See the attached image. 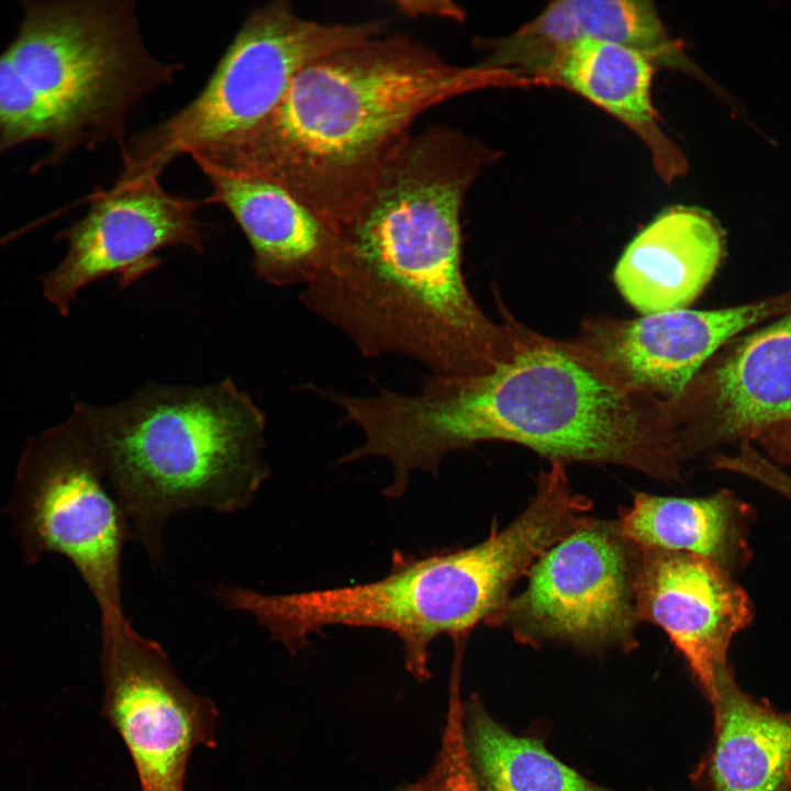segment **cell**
I'll return each mask as SVG.
<instances>
[{
    "instance_id": "cell-13",
    "label": "cell",
    "mask_w": 791,
    "mask_h": 791,
    "mask_svg": "<svg viewBox=\"0 0 791 791\" xmlns=\"http://www.w3.org/2000/svg\"><path fill=\"white\" fill-rule=\"evenodd\" d=\"M712 357L668 403L683 461L723 445L753 444L791 413V312Z\"/></svg>"
},
{
    "instance_id": "cell-16",
    "label": "cell",
    "mask_w": 791,
    "mask_h": 791,
    "mask_svg": "<svg viewBox=\"0 0 791 791\" xmlns=\"http://www.w3.org/2000/svg\"><path fill=\"white\" fill-rule=\"evenodd\" d=\"M724 255V234L708 212L678 205L657 215L628 244L614 281L637 311L686 309L708 286Z\"/></svg>"
},
{
    "instance_id": "cell-21",
    "label": "cell",
    "mask_w": 791,
    "mask_h": 791,
    "mask_svg": "<svg viewBox=\"0 0 791 791\" xmlns=\"http://www.w3.org/2000/svg\"><path fill=\"white\" fill-rule=\"evenodd\" d=\"M464 732L481 791H612L576 772L543 745L497 723L475 698L463 703Z\"/></svg>"
},
{
    "instance_id": "cell-12",
    "label": "cell",
    "mask_w": 791,
    "mask_h": 791,
    "mask_svg": "<svg viewBox=\"0 0 791 791\" xmlns=\"http://www.w3.org/2000/svg\"><path fill=\"white\" fill-rule=\"evenodd\" d=\"M790 312L788 290L718 310L679 309L635 320L588 317L572 341L626 387L670 403L725 344Z\"/></svg>"
},
{
    "instance_id": "cell-2",
    "label": "cell",
    "mask_w": 791,
    "mask_h": 791,
    "mask_svg": "<svg viewBox=\"0 0 791 791\" xmlns=\"http://www.w3.org/2000/svg\"><path fill=\"white\" fill-rule=\"evenodd\" d=\"M371 445L393 475H437L450 452L481 442L523 445L550 464L627 467L680 480L683 461L668 404L620 382L573 341L537 334L516 321L511 356L479 376H433L412 396L387 389L370 400Z\"/></svg>"
},
{
    "instance_id": "cell-10",
    "label": "cell",
    "mask_w": 791,
    "mask_h": 791,
    "mask_svg": "<svg viewBox=\"0 0 791 791\" xmlns=\"http://www.w3.org/2000/svg\"><path fill=\"white\" fill-rule=\"evenodd\" d=\"M102 714L121 736L141 791H185L196 747L215 748L219 712L176 675L158 642L124 612L101 614Z\"/></svg>"
},
{
    "instance_id": "cell-23",
    "label": "cell",
    "mask_w": 791,
    "mask_h": 791,
    "mask_svg": "<svg viewBox=\"0 0 791 791\" xmlns=\"http://www.w3.org/2000/svg\"><path fill=\"white\" fill-rule=\"evenodd\" d=\"M723 468L747 477L791 502V476L753 444L738 446L736 453L724 458Z\"/></svg>"
},
{
    "instance_id": "cell-17",
    "label": "cell",
    "mask_w": 791,
    "mask_h": 791,
    "mask_svg": "<svg viewBox=\"0 0 791 791\" xmlns=\"http://www.w3.org/2000/svg\"><path fill=\"white\" fill-rule=\"evenodd\" d=\"M207 203L223 205L245 234L256 276L274 286L308 285L333 245L330 227L283 188L207 165Z\"/></svg>"
},
{
    "instance_id": "cell-19",
    "label": "cell",
    "mask_w": 791,
    "mask_h": 791,
    "mask_svg": "<svg viewBox=\"0 0 791 791\" xmlns=\"http://www.w3.org/2000/svg\"><path fill=\"white\" fill-rule=\"evenodd\" d=\"M754 509L729 490L700 498L633 494L619 511L622 534L642 548L702 557L733 576L751 558Z\"/></svg>"
},
{
    "instance_id": "cell-9",
    "label": "cell",
    "mask_w": 791,
    "mask_h": 791,
    "mask_svg": "<svg viewBox=\"0 0 791 791\" xmlns=\"http://www.w3.org/2000/svg\"><path fill=\"white\" fill-rule=\"evenodd\" d=\"M643 548L625 537L616 520L588 516L543 553L512 595L500 626L517 643H546L599 653L633 650L640 623L636 583Z\"/></svg>"
},
{
    "instance_id": "cell-22",
    "label": "cell",
    "mask_w": 791,
    "mask_h": 791,
    "mask_svg": "<svg viewBox=\"0 0 791 791\" xmlns=\"http://www.w3.org/2000/svg\"><path fill=\"white\" fill-rule=\"evenodd\" d=\"M460 669L453 668L446 724L436 760L430 771L403 791H481L464 732Z\"/></svg>"
},
{
    "instance_id": "cell-4",
    "label": "cell",
    "mask_w": 791,
    "mask_h": 791,
    "mask_svg": "<svg viewBox=\"0 0 791 791\" xmlns=\"http://www.w3.org/2000/svg\"><path fill=\"white\" fill-rule=\"evenodd\" d=\"M591 508L592 500L572 488L564 469L549 468L537 477L525 509L503 528L494 520L476 545L419 556L396 553L386 577L356 586L263 594L227 584L218 598L254 616L291 654L331 626L391 632L403 645L406 670L425 681L434 639L447 635L455 653H464L477 626H500L517 580Z\"/></svg>"
},
{
    "instance_id": "cell-6",
    "label": "cell",
    "mask_w": 791,
    "mask_h": 791,
    "mask_svg": "<svg viewBox=\"0 0 791 791\" xmlns=\"http://www.w3.org/2000/svg\"><path fill=\"white\" fill-rule=\"evenodd\" d=\"M180 69L147 48L133 1H24L0 53V156L45 142L35 171L80 146L121 149L133 108Z\"/></svg>"
},
{
    "instance_id": "cell-3",
    "label": "cell",
    "mask_w": 791,
    "mask_h": 791,
    "mask_svg": "<svg viewBox=\"0 0 791 791\" xmlns=\"http://www.w3.org/2000/svg\"><path fill=\"white\" fill-rule=\"evenodd\" d=\"M511 80L450 64L406 35H378L313 60L264 119L189 155L198 166L283 188L333 231L421 113Z\"/></svg>"
},
{
    "instance_id": "cell-24",
    "label": "cell",
    "mask_w": 791,
    "mask_h": 791,
    "mask_svg": "<svg viewBox=\"0 0 791 791\" xmlns=\"http://www.w3.org/2000/svg\"><path fill=\"white\" fill-rule=\"evenodd\" d=\"M754 442L773 463L791 466V413L764 428Z\"/></svg>"
},
{
    "instance_id": "cell-14",
    "label": "cell",
    "mask_w": 791,
    "mask_h": 791,
    "mask_svg": "<svg viewBox=\"0 0 791 791\" xmlns=\"http://www.w3.org/2000/svg\"><path fill=\"white\" fill-rule=\"evenodd\" d=\"M636 609L640 623L667 634L708 699L732 668L733 637L754 619L748 594L733 576L702 557L657 548H643Z\"/></svg>"
},
{
    "instance_id": "cell-11",
    "label": "cell",
    "mask_w": 791,
    "mask_h": 791,
    "mask_svg": "<svg viewBox=\"0 0 791 791\" xmlns=\"http://www.w3.org/2000/svg\"><path fill=\"white\" fill-rule=\"evenodd\" d=\"M85 215L57 235L67 243L62 261L40 277L45 298L63 315L79 292L111 275L121 289L161 264L157 253L187 247L202 253L213 226L200 221L207 200L167 192L159 177L118 178L109 189H96Z\"/></svg>"
},
{
    "instance_id": "cell-18",
    "label": "cell",
    "mask_w": 791,
    "mask_h": 791,
    "mask_svg": "<svg viewBox=\"0 0 791 791\" xmlns=\"http://www.w3.org/2000/svg\"><path fill=\"white\" fill-rule=\"evenodd\" d=\"M714 738L697 776L709 791H791V712L745 692L732 668L709 698Z\"/></svg>"
},
{
    "instance_id": "cell-7",
    "label": "cell",
    "mask_w": 791,
    "mask_h": 791,
    "mask_svg": "<svg viewBox=\"0 0 791 791\" xmlns=\"http://www.w3.org/2000/svg\"><path fill=\"white\" fill-rule=\"evenodd\" d=\"M385 27L386 20H308L283 0L254 9L201 91L166 120L126 138L119 177H160L179 156L250 127L275 109L307 65L381 35Z\"/></svg>"
},
{
    "instance_id": "cell-20",
    "label": "cell",
    "mask_w": 791,
    "mask_h": 791,
    "mask_svg": "<svg viewBox=\"0 0 791 791\" xmlns=\"http://www.w3.org/2000/svg\"><path fill=\"white\" fill-rule=\"evenodd\" d=\"M653 62L619 43L582 38L557 58L549 78L617 118L649 147L666 180L684 169L683 158L661 132L651 102Z\"/></svg>"
},
{
    "instance_id": "cell-8",
    "label": "cell",
    "mask_w": 791,
    "mask_h": 791,
    "mask_svg": "<svg viewBox=\"0 0 791 791\" xmlns=\"http://www.w3.org/2000/svg\"><path fill=\"white\" fill-rule=\"evenodd\" d=\"M8 511L26 562L49 553L65 556L101 614L124 612L122 554L133 535L103 472L83 403L64 422L29 439Z\"/></svg>"
},
{
    "instance_id": "cell-15",
    "label": "cell",
    "mask_w": 791,
    "mask_h": 791,
    "mask_svg": "<svg viewBox=\"0 0 791 791\" xmlns=\"http://www.w3.org/2000/svg\"><path fill=\"white\" fill-rule=\"evenodd\" d=\"M582 38L630 46L645 54L654 66L698 74L654 3L644 0L554 1L515 32L476 38L474 44L484 52L480 66L520 80L549 77L559 55Z\"/></svg>"
},
{
    "instance_id": "cell-1",
    "label": "cell",
    "mask_w": 791,
    "mask_h": 791,
    "mask_svg": "<svg viewBox=\"0 0 791 791\" xmlns=\"http://www.w3.org/2000/svg\"><path fill=\"white\" fill-rule=\"evenodd\" d=\"M495 151L448 126L410 134L383 164L301 293L367 357L401 354L434 376L483 375L505 361L515 319L483 313L461 269L460 213Z\"/></svg>"
},
{
    "instance_id": "cell-5",
    "label": "cell",
    "mask_w": 791,
    "mask_h": 791,
    "mask_svg": "<svg viewBox=\"0 0 791 791\" xmlns=\"http://www.w3.org/2000/svg\"><path fill=\"white\" fill-rule=\"evenodd\" d=\"M83 410L133 538L153 562L161 560L170 516L244 510L269 476L265 414L230 377L205 386L149 383Z\"/></svg>"
}]
</instances>
